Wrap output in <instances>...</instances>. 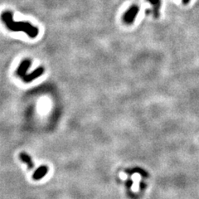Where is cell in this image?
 Returning a JSON list of instances; mask_svg holds the SVG:
<instances>
[{"label":"cell","instance_id":"obj_1","mask_svg":"<svg viewBox=\"0 0 199 199\" xmlns=\"http://www.w3.org/2000/svg\"><path fill=\"white\" fill-rule=\"evenodd\" d=\"M2 20L7 28L13 32H24L31 38H35L39 32L37 27L32 25L28 22H15L12 12L4 11L2 13Z\"/></svg>","mask_w":199,"mask_h":199},{"label":"cell","instance_id":"obj_2","mask_svg":"<svg viewBox=\"0 0 199 199\" xmlns=\"http://www.w3.org/2000/svg\"><path fill=\"white\" fill-rule=\"evenodd\" d=\"M139 7L137 5H132L130 7V9L125 12L123 17V20L126 24H132L134 22V19L136 17L137 14L139 13Z\"/></svg>","mask_w":199,"mask_h":199},{"label":"cell","instance_id":"obj_3","mask_svg":"<svg viewBox=\"0 0 199 199\" xmlns=\"http://www.w3.org/2000/svg\"><path fill=\"white\" fill-rule=\"evenodd\" d=\"M31 63L32 62L30 59H24V60H22L19 64V66H18V67H17V71H16V74L22 79L27 75V70L29 69V67L31 66Z\"/></svg>","mask_w":199,"mask_h":199},{"label":"cell","instance_id":"obj_4","mask_svg":"<svg viewBox=\"0 0 199 199\" xmlns=\"http://www.w3.org/2000/svg\"><path fill=\"white\" fill-rule=\"evenodd\" d=\"M44 73V68L42 67H40L38 68H37L35 71H33L31 73H28L27 74L25 77L22 78V81L24 82H27V83H29V82H33L34 80L37 79V77H41L42 75Z\"/></svg>","mask_w":199,"mask_h":199},{"label":"cell","instance_id":"obj_5","mask_svg":"<svg viewBox=\"0 0 199 199\" xmlns=\"http://www.w3.org/2000/svg\"><path fill=\"white\" fill-rule=\"evenodd\" d=\"M152 5V14L155 18L159 17V11L161 7V0H148Z\"/></svg>","mask_w":199,"mask_h":199},{"label":"cell","instance_id":"obj_6","mask_svg":"<svg viewBox=\"0 0 199 199\" xmlns=\"http://www.w3.org/2000/svg\"><path fill=\"white\" fill-rule=\"evenodd\" d=\"M189 2H190V0H182L183 4H187V3H188Z\"/></svg>","mask_w":199,"mask_h":199}]
</instances>
